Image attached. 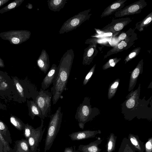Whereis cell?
<instances>
[{"mask_svg":"<svg viewBox=\"0 0 152 152\" xmlns=\"http://www.w3.org/2000/svg\"><path fill=\"white\" fill-rule=\"evenodd\" d=\"M75 55L73 49L67 50L61 58L56 69L53 86L51 88L53 104H55L66 89V84Z\"/></svg>","mask_w":152,"mask_h":152,"instance_id":"cell-1","label":"cell"},{"mask_svg":"<svg viewBox=\"0 0 152 152\" xmlns=\"http://www.w3.org/2000/svg\"><path fill=\"white\" fill-rule=\"evenodd\" d=\"M12 78L17 93L18 102L19 99L20 103H24L31 98L34 101L39 91L34 84L28 80H21L16 76L12 77Z\"/></svg>","mask_w":152,"mask_h":152,"instance_id":"cell-2","label":"cell"},{"mask_svg":"<svg viewBox=\"0 0 152 152\" xmlns=\"http://www.w3.org/2000/svg\"><path fill=\"white\" fill-rule=\"evenodd\" d=\"M61 110V107H59L56 112L50 116L45 141L44 152L50 150L59 132L63 116Z\"/></svg>","mask_w":152,"mask_h":152,"instance_id":"cell-3","label":"cell"},{"mask_svg":"<svg viewBox=\"0 0 152 152\" xmlns=\"http://www.w3.org/2000/svg\"><path fill=\"white\" fill-rule=\"evenodd\" d=\"M95 108H92L90 99L86 97L77 107L75 118L78 122L80 128L83 129L85 124L91 120L96 115Z\"/></svg>","mask_w":152,"mask_h":152,"instance_id":"cell-4","label":"cell"},{"mask_svg":"<svg viewBox=\"0 0 152 152\" xmlns=\"http://www.w3.org/2000/svg\"><path fill=\"white\" fill-rule=\"evenodd\" d=\"M91 10V9H90L80 12L68 19L62 26L59 34L67 33L75 29L83 23L88 20L92 15L89 13Z\"/></svg>","mask_w":152,"mask_h":152,"instance_id":"cell-5","label":"cell"},{"mask_svg":"<svg viewBox=\"0 0 152 152\" xmlns=\"http://www.w3.org/2000/svg\"><path fill=\"white\" fill-rule=\"evenodd\" d=\"M31 32L26 30H11L0 33V38L12 45L20 44L28 39Z\"/></svg>","mask_w":152,"mask_h":152,"instance_id":"cell-6","label":"cell"},{"mask_svg":"<svg viewBox=\"0 0 152 152\" xmlns=\"http://www.w3.org/2000/svg\"><path fill=\"white\" fill-rule=\"evenodd\" d=\"M52 94L48 90L41 88L34 102L40 108L42 113V118L47 117L51 109Z\"/></svg>","mask_w":152,"mask_h":152,"instance_id":"cell-7","label":"cell"},{"mask_svg":"<svg viewBox=\"0 0 152 152\" xmlns=\"http://www.w3.org/2000/svg\"><path fill=\"white\" fill-rule=\"evenodd\" d=\"M0 96L18 101V95L13 80L10 77L0 82Z\"/></svg>","mask_w":152,"mask_h":152,"instance_id":"cell-8","label":"cell"},{"mask_svg":"<svg viewBox=\"0 0 152 152\" xmlns=\"http://www.w3.org/2000/svg\"><path fill=\"white\" fill-rule=\"evenodd\" d=\"M147 5V3L145 0H139L115 12L114 14V16L116 18L121 17L139 14Z\"/></svg>","mask_w":152,"mask_h":152,"instance_id":"cell-9","label":"cell"},{"mask_svg":"<svg viewBox=\"0 0 152 152\" xmlns=\"http://www.w3.org/2000/svg\"><path fill=\"white\" fill-rule=\"evenodd\" d=\"M130 18L113 19L111 22L103 28L101 31L115 34L120 32L132 21Z\"/></svg>","mask_w":152,"mask_h":152,"instance_id":"cell-10","label":"cell"},{"mask_svg":"<svg viewBox=\"0 0 152 152\" xmlns=\"http://www.w3.org/2000/svg\"><path fill=\"white\" fill-rule=\"evenodd\" d=\"M137 39V34L135 32L131 36L122 40L110 49L107 52L106 54L104 56V58L113 54L128 49L134 44Z\"/></svg>","mask_w":152,"mask_h":152,"instance_id":"cell-11","label":"cell"},{"mask_svg":"<svg viewBox=\"0 0 152 152\" xmlns=\"http://www.w3.org/2000/svg\"><path fill=\"white\" fill-rule=\"evenodd\" d=\"M41 121L40 126L37 128L34 129L33 133L28 139L30 152H36L45 131V128L42 129L44 126L43 119H41Z\"/></svg>","mask_w":152,"mask_h":152,"instance_id":"cell-12","label":"cell"},{"mask_svg":"<svg viewBox=\"0 0 152 152\" xmlns=\"http://www.w3.org/2000/svg\"><path fill=\"white\" fill-rule=\"evenodd\" d=\"M85 44H89L84 50L82 64L83 65H89L98 53L97 43L93 39H87Z\"/></svg>","mask_w":152,"mask_h":152,"instance_id":"cell-13","label":"cell"},{"mask_svg":"<svg viewBox=\"0 0 152 152\" xmlns=\"http://www.w3.org/2000/svg\"><path fill=\"white\" fill-rule=\"evenodd\" d=\"M101 133V132L100 130H85L72 132L69 136L72 140H80L94 138L96 135Z\"/></svg>","mask_w":152,"mask_h":152,"instance_id":"cell-14","label":"cell"},{"mask_svg":"<svg viewBox=\"0 0 152 152\" xmlns=\"http://www.w3.org/2000/svg\"><path fill=\"white\" fill-rule=\"evenodd\" d=\"M127 0H117L107 7L102 12L101 18L106 17L115 13L123 8Z\"/></svg>","mask_w":152,"mask_h":152,"instance_id":"cell-15","label":"cell"},{"mask_svg":"<svg viewBox=\"0 0 152 152\" xmlns=\"http://www.w3.org/2000/svg\"><path fill=\"white\" fill-rule=\"evenodd\" d=\"M37 63L41 71L46 73L50 67V61L49 55L45 49L42 50Z\"/></svg>","mask_w":152,"mask_h":152,"instance_id":"cell-16","label":"cell"},{"mask_svg":"<svg viewBox=\"0 0 152 152\" xmlns=\"http://www.w3.org/2000/svg\"><path fill=\"white\" fill-rule=\"evenodd\" d=\"M143 64V59H142L132 71L130 79L129 91H131L134 88L136 84L139 75L142 72Z\"/></svg>","mask_w":152,"mask_h":152,"instance_id":"cell-17","label":"cell"},{"mask_svg":"<svg viewBox=\"0 0 152 152\" xmlns=\"http://www.w3.org/2000/svg\"><path fill=\"white\" fill-rule=\"evenodd\" d=\"M102 141L100 137H98L96 140L88 144L80 145L78 146V151L81 152H100L102 149L98 146Z\"/></svg>","mask_w":152,"mask_h":152,"instance_id":"cell-18","label":"cell"},{"mask_svg":"<svg viewBox=\"0 0 152 152\" xmlns=\"http://www.w3.org/2000/svg\"><path fill=\"white\" fill-rule=\"evenodd\" d=\"M57 68L55 64H53L48 73L43 79L41 83V88L45 90L49 88L54 80Z\"/></svg>","mask_w":152,"mask_h":152,"instance_id":"cell-19","label":"cell"},{"mask_svg":"<svg viewBox=\"0 0 152 152\" xmlns=\"http://www.w3.org/2000/svg\"><path fill=\"white\" fill-rule=\"evenodd\" d=\"M127 138L137 152H144L145 144L139 139L137 135L130 133Z\"/></svg>","mask_w":152,"mask_h":152,"instance_id":"cell-20","label":"cell"},{"mask_svg":"<svg viewBox=\"0 0 152 152\" xmlns=\"http://www.w3.org/2000/svg\"><path fill=\"white\" fill-rule=\"evenodd\" d=\"M27 103L28 110V115L33 120L34 117L37 116L41 119L42 118V113L41 110L36 104L33 100H27Z\"/></svg>","mask_w":152,"mask_h":152,"instance_id":"cell-21","label":"cell"},{"mask_svg":"<svg viewBox=\"0 0 152 152\" xmlns=\"http://www.w3.org/2000/svg\"><path fill=\"white\" fill-rule=\"evenodd\" d=\"M67 0H48L47 1L49 9L54 12H58L63 9Z\"/></svg>","mask_w":152,"mask_h":152,"instance_id":"cell-22","label":"cell"},{"mask_svg":"<svg viewBox=\"0 0 152 152\" xmlns=\"http://www.w3.org/2000/svg\"><path fill=\"white\" fill-rule=\"evenodd\" d=\"M17 152H30L28 140L22 139L16 140L13 149Z\"/></svg>","mask_w":152,"mask_h":152,"instance_id":"cell-23","label":"cell"},{"mask_svg":"<svg viewBox=\"0 0 152 152\" xmlns=\"http://www.w3.org/2000/svg\"><path fill=\"white\" fill-rule=\"evenodd\" d=\"M152 20V12H151L142 20L136 23L134 29H137L140 31H143L145 28L151 24Z\"/></svg>","mask_w":152,"mask_h":152,"instance_id":"cell-24","label":"cell"},{"mask_svg":"<svg viewBox=\"0 0 152 152\" xmlns=\"http://www.w3.org/2000/svg\"><path fill=\"white\" fill-rule=\"evenodd\" d=\"M128 139L124 137L123 139L118 152H136Z\"/></svg>","mask_w":152,"mask_h":152,"instance_id":"cell-25","label":"cell"},{"mask_svg":"<svg viewBox=\"0 0 152 152\" xmlns=\"http://www.w3.org/2000/svg\"><path fill=\"white\" fill-rule=\"evenodd\" d=\"M0 132L6 141L9 143L11 144L12 140L10 131L7 125L0 119Z\"/></svg>","mask_w":152,"mask_h":152,"instance_id":"cell-26","label":"cell"},{"mask_svg":"<svg viewBox=\"0 0 152 152\" xmlns=\"http://www.w3.org/2000/svg\"><path fill=\"white\" fill-rule=\"evenodd\" d=\"M117 136L113 133H110L106 145V152H113L115 150Z\"/></svg>","mask_w":152,"mask_h":152,"instance_id":"cell-27","label":"cell"},{"mask_svg":"<svg viewBox=\"0 0 152 152\" xmlns=\"http://www.w3.org/2000/svg\"><path fill=\"white\" fill-rule=\"evenodd\" d=\"M10 121L11 124L18 130H23L25 124L19 118L15 115H11L10 117Z\"/></svg>","mask_w":152,"mask_h":152,"instance_id":"cell-28","label":"cell"},{"mask_svg":"<svg viewBox=\"0 0 152 152\" xmlns=\"http://www.w3.org/2000/svg\"><path fill=\"white\" fill-rule=\"evenodd\" d=\"M24 0H15L0 10V15L14 10L20 6Z\"/></svg>","mask_w":152,"mask_h":152,"instance_id":"cell-29","label":"cell"},{"mask_svg":"<svg viewBox=\"0 0 152 152\" xmlns=\"http://www.w3.org/2000/svg\"><path fill=\"white\" fill-rule=\"evenodd\" d=\"M120 79H117L110 85L108 90V97L111 99L115 95L119 85Z\"/></svg>","mask_w":152,"mask_h":152,"instance_id":"cell-30","label":"cell"},{"mask_svg":"<svg viewBox=\"0 0 152 152\" xmlns=\"http://www.w3.org/2000/svg\"><path fill=\"white\" fill-rule=\"evenodd\" d=\"M140 47H137L132 50L126 57L124 60V64L130 61L138 55L141 50Z\"/></svg>","mask_w":152,"mask_h":152,"instance_id":"cell-31","label":"cell"},{"mask_svg":"<svg viewBox=\"0 0 152 152\" xmlns=\"http://www.w3.org/2000/svg\"><path fill=\"white\" fill-rule=\"evenodd\" d=\"M135 30L134 29L130 28L126 31L121 32L116 37H115V38L117 41H122L134 34L135 33Z\"/></svg>","mask_w":152,"mask_h":152,"instance_id":"cell-32","label":"cell"},{"mask_svg":"<svg viewBox=\"0 0 152 152\" xmlns=\"http://www.w3.org/2000/svg\"><path fill=\"white\" fill-rule=\"evenodd\" d=\"M121 58L115 57L109 59L103 66L102 69L105 70L109 68L113 67L118 62Z\"/></svg>","mask_w":152,"mask_h":152,"instance_id":"cell-33","label":"cell"},{"mask_svg":"<svg viewBox=\"0 0 152 152\" xmlns=\"http://www.w3.org/2000/svg\"><path fill=\"white\" fill-rule=\"evenodd\" d=\"M34 129L31 125L28 123L25 124V127L23 129V135L26 139L28 140L33 133Z\"/></svg>","mask_w":152,"mask_h":152,"instance_id":"cell-34","label":"cell"},{"mask_svg":"<svg viewBox=\"0 0 152 152\" xmlns=\"http://www.w3.org/2000/svg\"><path fill=\"white\" fill-rule=\"evenodd\" d=\"M0 141L4 146V152H12L13 149L10 147L9 143L4 138L0 132Z\"/></svg>","mask_w":152,"mask_h":152,"instance_id":"cell-35","label":"cell"},{"mask_svg":"<svg viewBox=\"0 0 152 152\" xmlns=\"http://www.w3.org/2000/svg\"><path fill=\"white\" fill-rule=\"evenodd\" d=\"M96 66V64H94L86 75L83 81V85H86L90 80L94 72Z\"/></svg>","mask_w":152,"mask_h":152,"instance_id":"cell-36","label":"cell"},{"mask_svg":"<svg viewBox=\"0 0 152 152\" xmlns=\"http://www.w3.org/2000/svg\"><path fill=\"white\" fill-rule=\"evenodd\" d=\"M145 152H152V137L149 138L145 144Z\"/></svg>","mask_w":152,"mask_h":152,"instance_id":"cell-37","label":"cell"},{"mask_svg":"<svg viewBox=\"0 0 152 152\" xmlns=\"http://www.w3.org/2000/svg\"><path fill=\"white\" fill-rule=\"evenodd\" d=\"M10 77L6 72L0 71V82L6 80Z\"/></svg>","mask_w":152,"mask_h":152,"instance_id":"cell-38","label":"cell"},{"mask_svg":"<svg viewBox=\"0 0 152 152\" xmlns=\"http://www.w3.org/2000/svg\"><path fill=\"white\" fill-rule=\"evenodd\" d=\"M76 146L74 145L73 146L67 147L65 148L64 152H75Z\"/></svg>","mask_w":152,"mask_h":152,"instance_id":"cell-39","label":"cell"},{"mask_svg":"<svg viewBox=\"0 0 152 152\" xmlns=\"http://www.w3.org/2000/svg\"><path fill=\"white\" fill-rule=\"evenodd\" d=\"M10 0H0V7L3 6Z\"/></svg>","mask_w":152,"mask_h":152,"instance_id":"cell-40","label":"cell"},{"mask_svg":"<svg viewBox=\"0 0 152 152\" xmlns=\"http://www.w3.org/2000/svg\"><path fill=\"white\" fill-rule=\"evenodd\" d=\"M5 67V65L3 60L0 57V67L4 68Z\"/></svg>","mask_w":152,"mask_h":152,"instance_id":"cell-41","label":"cell"},{"mask_svg":"<svg viewBox=\"0 0 152 152\" xmlns=\"http://www.w3.org/2000/svg\"><path fill=\"white\" fill-rule=\"evenodd\" d=\"M0 152H4V146L2 143L0 141Z\"/></svg>","mask_w":152,"mask_h":152,"instance_id":"cell-42","label":"cell"},{"mask_svg":"<svg viewBox=\"0 0 152 152\" xmlns=\"http://www.w3.org/2000/svg\"><path fill=\"white\" fill-rule=\"evenodd\" d=\"M27 8L29 9H31L33 8V5L31 4L28 3L27 5H26Z\"/></svg>","mask_w":152,"mask_h":152,"instance_id":"cell-43","label":"cell"},{"mask_svg":"<svg viewBox=\"0 0 152 152\" xmlns=\"http://www.w3.org/2000/svg\"><path fill=\"white\" fill-rule=\"evenodd\" d=\"M0 109L3 110H5L6 109V107L5 105H0Z\"/></svg>","mask_w":152,"mask_h":152,"instance_id":"cell-44","label":"cell"},{"mask_svg":"<svg viewBox=\"0 0 152 152\" xmlns=\"http://www.w3.org/2000/svg\"><path fill=\"white\" fill-rule=\"evenodd\" d=\"M36 152H40V148H38Z\"/></svg>","mask_w":152,"mask_h":152,"instance_id":"cell-45","label":"cell"},{"mask_svg":"<svg viewBox=\"0 0 152 152\" xmlns=\"http://www.w3.org/2000/svg\"><path fill=\"white\" fill-rule=\"evenodd\" d=\"M0 105H5L3 104H2V103H1L0 102Z\"/></svg>","mask_w":152,"mask_h":152,"instance_id":"cell-46","label":"cell"},{"mask_svg":"<svg viewBox=\"0 0 152 152\" xmlns=\"http://www.w3.org/2000/svg\"><path fill=\"white\" fill-rule=\"evenodd\" d=\"M75 152H80L78 150H76Z\"/></svg>","mask_w":152,"mask_h":152,"instance_id":"cell-47","label":"cell"},{"mask_svg":"<svg viewBox=\"0 0 152 152\" xmlns=\"http://www.w3.org/2000/svg\"><path fill=\"white\" fill-rule=\"evenodd\" d=\"M12 152H17L14 151L13 150V151H12Z\"/></svg>","mask_w":152,"mask_h":152,"instance_id":"cell-48","label":"cell"},{"mask_svg":"<svg viewBox=\"0 0 152 152\" xmlns=\"http://www.w3.org/2000/svg\"><path fill=\"white\" fill-rule=\"evenodd\" d=\"M103 152H106V151H103Z\"/></svg>","mask_w":152,"mask_h":152,"instance_id":"cell-49","label":"cell"}]
</instances>
